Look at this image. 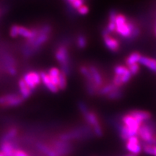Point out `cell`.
Instances as JSON below:
<instances>
[{
	"label": "cell",
	"instance_id": "1",
	"mask_svg": "<svg viewBox=\"0 0 156 156\" xmlns=\"http://www.w3.org/2000/svg\"><path fill=\"white\" fill-rule=\"evenodd\" d=\"M24 101L21 95L17 94H7L0 96V106L15 107L22 104Z\"/></svg>",
	"mask_w": 156,
	"mask_h": 156
},
{
	"label": "cell",
	"instance_id": "2",
	"mask_svg": "<svg viewBox=\"0 0 156 156\" xmlns=\"http://www.w3.org/2000/svg\"><path fill=\"white\" fill-rule=\"evenodd\" d=\"M23 80L31 90H34L41 83L40 74L36 72H29L25 74Z\"/></svg>",
	"mask_w": 156,
	"mask_h": 156
},
{
	"label": "cell",
	"instance_id": "3",
	"mask_svg": "<svg viewBox=\"0 0 156 156\" xmlns=\"http://www.w3.org/2000/svg\"><path fill=\"white\" fill-rule=\"evenodd\" d=\"M126 150L133 155H138L142 152V145L137 136H133L129 137L126 141Z\"/></svg>",
	"mask_w": 156,
	"mask_h": 156
},
{
	"label": "cell",
	"instance_id": "4",
	"mask_svg": "<svg viewBox=\"0 0 156 156\" xmlns=\"http://www.w3.org/2000/svg\"><path fill=\"white\" fill-rule=\"evenodd\" d=\"M122 119L123 124L126 126L134 136H137L138 130H139L140 126H141L142 124H140L138 121H136L135 119L130 116L129 114L123 116Z\"/></svg>",
	"mask_w": 156,
	"mask_h": 156
},
{
	"label": "cell",
	"instance_id": "5",
	"mask_svg": "<svg viewBox=\"0 0 156 156\" xmlns=\"http://www.w3.org/2000/svg\"><path fill=\"white\" fill-rule=\"evenodd\" d=\"M55 58L60 66L69 64V54L67 46L62 45L58 47L56 51Z\"/></svg>",
	"mask_w": 156,
	"mask_h": 156
},
{
	"label": "cell",
	"instance_id": "6",
	"mask_svg": "<svg viewBox=\"0 0 156 156\" xmlns=\"http://www.w3.org/2000/svg\"><path fill=\"white\" fill-rule=\"evenodd\" d=\"M129 114L135 119L136 121H138L140 124H143L144 122H147L151 119V113L146 112V111L133 110L129 113Z\"/></svg>",
	"mask_w": 156,
	"mask_h": 156
},
{
	"label": "cell",
	"instance_id": "7",
	"mask_svg": "<svg viewBox=\"0 0 156 156\" xmlns=\"http://www.w3.org/2000/svg\"><path fill=\"white\" fill-rule=\"evenodd\" d=\"M88 69L90 70V72L91 75H92L93 83H94L95 86L98 87V89L99 90L101 87L103 86V80L102 76H101V73H99L98 69H97V67H95V66L93 65L89 66Z\"/></svg>",
	"mask_w": 156,
	"mask_h": 156
},
{
	"label": "cell",
	"instance_id": "8",
	"mask_svg": "<svg viewBox=\"0 0 156 156\" xmlns=\"http://www.w3.org/2000/svg\"><path fill=\"white\" fill-rule=\"evenodd\" d=\"M103 41H104L105 46H106L109 50L112 51L113 52L118 51L119 49L120 44L119 42L116 38H113L112 36H111V35L104 36L103 37Z\"/></svg>",
	"mask_w": 156,
	"mask_h": 156
},
{
	"label": "cell",
	"instance_id": "9",
	"mask_svg": "<svg viewBox=\"0 0 156 156\" xmlns=\"http://www.w3.org/2000/svg\"><path fill=\"white\" fill-rule=\"evenodd\" d=\"M39 74H40L41 79V83L44 84V85L47 87L48 90H49L51 92L54 93H56L58 92L59 90H58V87L51 83V81L50 80L49 77H48L47 73H45L44 71H42Z\"/></svg>",
	"mask_w": 156,
	"mask_h": 156
},
{
	"label": "cell",
	"instance_id": "10",
	"mask_svg": "<svg viewBox=\"0 0 156 156\" xmlns=\"http://www.w3.org/2000/svg\"><path fill=\"white\" fill-rule=\"evenodd\" d=\"M38 33L39 32L35 30H30V29L25 28V27L20 26V25H18V30H17L18 36L24 37L25 38H28L29 40L36 38V37L38 36Z\"/></svg>",
	"mask_w": 156,
	"mask_h": 156
},
{
	"label": "cell",
	"instance_id": "11",
	"mask_svg": "<svg viewBox=\"0 0 156 156\" xmlns=\"http://www.w3.org/2000/svg\"><path fill=\"white\" fill-rule=\"evenodd\" d=\"M139 63L142 65L145 66L147 69L151 70L152 72L156 73V59H155V58L142 56Z\"/></svg>",
	"mask_w": 156,
	"mask_h": 156
},
{
	"label": "cell",
	"instance_id": "12",
	"mask_svg": "<svg viewBox=\"0 0 156 156\" xmlns=\"http://www.w3.org/2000/svg\"><path fill=\"white\" fill-rule=\"evenodd\" d=\"M83 117L84 119H85V122H86L90 126H93V127L100 124V122H99L98 120V117L97 115L95 114L94 112L90 111V112H87L86 114L84 115Z\"/></svg>",
	"mask_w": 156,
	"mask_h": 156
},
{
	"label": "cell",
	"instance_id": "13",
	"mask_svg": "<svg viewBox=\"0 0 156 156\" xmlns=\"http://www.w3.org/2000/svg\"><path fill=\"white\" fill-rule=\"evenodd\" d=\"M18 85L20 91L21 93V96H22L23 99L28 98L32 95L33 90H31L29 88L28 85L25 84L24 80H23V78L19 80Z\"/></svg>",
	"mask_w": 156,
	"mask_h": 156
},
{
	"label": "cell",
	"instance_id": "14",
	"mask_svg": "<svg viewBox=\"0 0 156 156\" xmlns=\"http://www.w3.org/2000/svg\"><path fill=\"white\" fill-rule=\"evenodd\" d=\"M0 150H1L0 152L3 153V155L5 156H13L15 149L11 142H5L1 145Z\"/></svg>",
	"mask_w": 156,
	"mask_h": 156
},
{
	"label": "cell",
	"instance_id": "15",
	"mask_svg": "<svg viewBox=\"0 0 156 156\" xmlns=\"http://www.w3.org/2000/svg\"><path fill=\"white\" fill-rule=\"evenodd\" d=\"M60 72L59 69H58L57 67H52L48 70V73L47 75L49 77L50 80L51 81V83L54 84L58 87V76H59Z\"/></svg>",
	"mask_w": 156,
	"mask_h": 156
},
{
	"label": "cell",
	"instance_id": "16",
	"mask_svg": "<svg viewBox=\"0 0 156 156\" xmlns=\"http://www.w3.org/2000/svg\"><path fill=\"white\" fill-rule=\"evenodd\" d=\"M116 88H119V87H116L113 83H109L107 84L106 85H103V86L98 90V93L100 95H106V96H107L109 93H112V91H114V90H116Z\"/></svg>",
	"mask_w": 156,
	"mask_h": 156
},
{
	"label": "cell",
	"instance_id": "17",
	"mask_svg": "<svg viewBox=\"0 0 156 156\" xmlns=\"http://www.w3.org/2000/svg\"><path fill=\"white\" fill-rule=\"evenodd\" d=\"M142 55L140 54L139 52L135 51L132 53L131 54H129L127 58L126 59V64L128 66L132 65V64H136V63H139L140 58H141Z\"/></svg>",
	"mask_w": 156,
	"mask_h": 156
},
{
	"label": "cell",
	"instance_id": "18",
	"mask_svg": "<svg viewBox=\"0 0 156 156\" xmlns=\"http://www.w3.org/2000/svg\"><path fill=\"white\" fill-rule=\"evenodd\" d=\"M37 147L44 154L47 155V156H59L54 150L51 149V148L48 147V146L44 145V144H37Z\"/></svg>",
	"mask_w": 156,
	"mask_h": 156
},
{
	"label": "cell",
	"instance_id": "19",
	"mask_svg": "<svg viewBox=\"0 0 156 156\" xmlns=\"http://www.w3.org/2000/svg\"><path fill=\"white\" fill-rule=\"evenodd\" d=\"M80 73L83 75L84 78H85V81L94 83L93 80L92 75H91V73L90 72L88 67H86V66H81L80 68Z\"/></svg>",
	"mask_w": 156,
	"mask_h": 156
},
{
	"label": "cell",
	"instance_id": "20",
	"mask_svg": "<svg viewBox=\"0 0 156 156\" xmlns=\"http://www.w3.org/2000/svg\"><path fill=\"white\" fill-rule=\"evenodd\" d=\"M142 150L145 152L147 155L155 156L156 154V146L149 145V144L142 143Z\"/></svg>",
	"mask_w": 156,
	"mask_h": 156
},
{
	"label": "cell",
	"instance_id": "21",
	"mask_svg": "<svg viewBox=\"0 0 156 156\" xmlns=\"http://www.w3.org/2000/svg\"><path fill=\"white\" fill-rule=\"evenodd\" d=\"M123 95H124V92L122 88H116L112 93H109L106 97L110 100H117V99L122 98Z\"/></svg>",
	"mask_w": 156,
	"mask_h": 156
},
{
	"label": "cell",
	"instance_id": "22",
	"mask_svg": "<svg viewBox=\"0 0 156 156\" xmlns=\"http://www.w3.org/2000/svg\"><path fill=\"white\" fill-rule=\"evenodd\" d=\"M67 85V76L62 73H60L58 76V88L60 90H64L66 89Z\"/></svg>",
	"mask_w": 156,
	"mask_h": 156
},
{
	"label": "cell",
	"instance_id": "23",
	"mask_svg": "<svg viewBox=\"0 0 156 156\" xmlns=\"http://www.w3.org/2000/svg\"><path fill=\"white\" fill-rule=\"evenodd\" d=\"M114 74L116 75L122 76L123 75H124L126 73H127V72L129 71V69L127 67H125V66L117 65L114 67Z\"/></svg>",
	"mask_w": 156,
	"mask_h": 156
},
{
	"label": "cell",
	"instance_id": "24",
	"mask_svg": "<svg viewBox=\"0 0 156 156\" xmlns=\"http://www.w3.org/2000/svg\"><path fill=\"white\" fill-rule=\"evenodd\" d=\"M77 47L80 49L85 48L87 46L86 38L83 35H79L77 38Z\"/></svg>",
	"mask_w": 156,
	"mask_h": 156
},
{
	"label": "cell",
	"instance_id": "25",
	"mask_svg": "<svg viewBox=\"0 0 156 156\" xmlns=\"http://www.w3.org/2000/svg\"><path fill=\"white\" fill-rule=\"evenodd\" d=\"M17 134V129L16 128H12L7 132L6 135L4 136V142H9V140L14 138L15 136Z\"/></svg>",
	"mask_w": 156,
	"mask_h": 156
},
{
	"label": "cell",
	"instance_id": "26",
	"mask_svg": "<svg viewBox=\"0 0 156 156\" xmlns=\"http://www.w3.org/2000/svg\"><path fill=\"white\" fill-rule=\"evenodd\" d=\"M67 3L73 9H77L84 5V2L82 0H69L67 2Z\"/></svg>",
	"mask_w": 156,
	"mask_h": 156
},
{
	"label": "cell",
	"instance_id": "27",
	"mask_svg": "<svg viewBox=\"0 0 156 156\" xmlns=\"http://www.w3.org/2000/svg\"><path fill=\"white\" fill-rule=\"evenodd\" d=\"M129 71L130 72L132 75H136V74H138L140 71V64L139 63L132 64V65L128 66L127 67Z\"/></svg>",
	"mask_w": 156,
	"mask_h": 156
},
{
	"label": "cell",
	"instance_id": "28",
	"mask_svg": "<svg viewBox=\"0 0 156 156\" xmlns=\"http://www.w3.org/2000/svg\"><path fill=\"white\" fill-rule=\"evenodd\" d=\"M78 108H79L80 111L81 112L83 116H84V115L86 114L87 112H90L88 107H87V105L84 102H83V101H80V102L78 103Z\"/></svg>",
	"mask_w": 156,
	"mask_h": 156
},
{
	"label": "cell",
	"instance_id": "29",
	"mask_svg": "<svg viewBox=\"0 0 156 156\" xmlns=\"http://www.w3.org/2000/svg\"><path fill=\"white\" fill-rule=\"evenodd\" d=\"M118 13L115 9H111L109 12V17H108V22L110 23H115Z\"/></svg>",
	"mask_w": 156,
	"mask_h": 156
},
{
	"label": "cell",
	"instance_id": "30",
	"mask_svg": "<svg viewBox=\"0 0 156 156\" xmlns=\"http://www.w3.org/2000/svg\"><path fill=\"white\" fill-rule=\"evenodd\" d=\"M140 34V28H138L137 26H136L135 28H134V30H132L131 35H130V36L128 38L129 39V41L134 40V39L136 38L138 36H139Z\"/></svg>",
	"mask_w": 156,
	"mask_h": 156
},
{
	"label": "cell",
	"instance_id": "31",
	"mask_svg": "<svg viewBox=\"0 0 156 156\" xmlns=\"http://www.w3.org/2000/svg\"><path fill=\"white\" fill-rule=\"evenodd\" d=\"M93 128V132H94V134L96 135L97 136H98V137H101V136H103V129H102V127H101V126L99 124V125H97L94 126Z\"/></svg>",
	"mask_w": 156,
	"mask_h": 156
},
{
	"label": "cell",
	"instance_id": "32",
	"mask_svg": "<svg viewBox=\"0 0 156 156\" xmlns=\"http://www.w3.org/2000/svg\"><path fill=\"white\" fill-rule=\"evenodd\" d=\"M77 10L78 14L82 15H86V14H87V13H88L89 7H87V5H83V6H81L80 8H78Z\"/></svg>",
	"mask_w": 156,
	"mask_h": 156
},
{
	"label": "cell",
	"instance_id": "33",
	"mask_svg": "<svg viewBox=\"0 0 156 156\" xmlns=\"http://www.w3.org/2000/svg\"><path fill=\"white\" fill-rule=\"evenodd\" d=\"M17 30H18V25H14L11 27L10 30H9V35L12 38H16L18 36Z\"/></svg>",
	"mask_w": 156,
	"mask_h": 156
},
{
	"label": "cell",
	"instance_id": "34",
	"mask_svg": "<svg viewBox=\"0 0 156 156\" xmlns=\"http://www.w3.org/2000/svg\"><path fill=\"white\" fill-rule=\"evenodd\" d=\"M13 156H29V155L27 153H25L24 151H22V150L15 149Z\"/></svg>",
	"mask_w": 156,
	"mask_h": 156
},
{
	"label": "cell",
	"instance_id": "35",
	"mask_svg": "<svg viewBox=\"0 0 156 156\" xmlns=\"http://www.w3.org/2000/svg\"><path fill=\"white\" fill-rule=\"evenodd\" d=\"M8 71H9V74H10V75H15V74L17 73V70L15 69V68L13 67H9Z\"/></svg>",
	"mask_w": 156,
	"mask_h": 156
},
{
	"label": "cell",
	"instance_id": "36",
	"mask_svg": "<svg viewBox=\"0 0 156 156\" xmlns=\"http://www.w3.org/2000/svg\"><path fill=\"white\" fill-rule=\"evenodd\" d=\"M126 156H137V155H133V154H131V153H129V155H126Z\"/></svg>",
	"mask_w": 156,
	"mask_h": 156
},
{
	"label": "cell",
	"instance_id": "37",
	"mask_svg": "<svg viewBox=\"0 0 156 156\" xmlns=\"http://www.w3.org/2000/svg\"><path fill=\"white\" fill-rule=\"evenodd\" d=\"M0 156H5V155H3V153H2L1 152H0Z\"/></svg>",
	"mask_w": 156,
	"mask_h": 156
},
{
	"label": "cell",
	"instance_id": "38",
	"mask_svg": "<svg viewBox=\"0 0 156 156\" xmlns=\"http://www.w3.org/2000/svg\"><path fill=\"white\" fill-rule=\"evenodd\" d=\"M155 36H156V26H155Z\"/></svg>",
	"mask_w": 156,
	"mask_h": 156
},
{
	"label": "cell",
	"instance_id": "39",
	"mask_svg": "<svg viewBox=\"0 0 156 156\" xmlns=\"http://www.w3.org/2000/svg\"><path fill=\"white\" fill-rule=\"evenodd\" d=\"M155 156H156V154H155Z\"/></svg>",
	"mask_w": 156,
	"mask_h": 156
}]
</instances>
